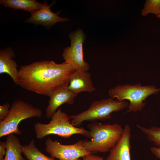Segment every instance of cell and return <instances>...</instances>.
Masks as SVG:
<instances>
[{
  "mask_svg": "<svg viewBox=\"0 0 160 160\" xmlns=\"http://www.w3.org/2000/svg\"><path fill=\"white\" fill-rule=\"evenodd\" d=\"M150 150L151 152L157 158L160 159V148L152 146Z\"/></svg>",
  "mask_w": 160,
  "mask_h": 160,
  "instance_id": "obj_22",
  "label": "cell"
},
{
  "mask_svg": "<svg viewBox=\"0 0 160 160\" xmlns=\"http://www.w3.org/2000/svg\"><path fill=\"white\" fill-rule=\"evenodd\" d=\"M137 126L147 136L148 140L160 148V127L153 126L149 128L137 124Z\"/></svg>",
  "mask_w": 160,
  "mask_h": 160,
  "instance_id": "obj_17",
  "label": "cell"
},
{
  "mask_svg": "<svg viewBox=\"0 0 160 160\" xmlns=\"http://www.w3.org/2000/svg\"><path fill=\"white\" fill-rule=\"evenodd\" d=\"M77 95L68 87H62L55 90L49 97L48 104L45 110L46 117L51 118L57 108L63 104H73Z\"/></svg>",
  "mask_w": 160,
  "mask_h": 160,
  "instance_id": "obj_10",
  "label": "cell"
},
{
  "mask_svg": "<svg viewBox=\"0 0 160 160\" xmlns=\"http://www.w3.org/2000/svg\"><path fill=\"white\" fill-rule=\"evenodd\" d=\"M82 160H104V159L101 156L90 153L84 156Z\"/></svg>",
  "mask_w": 160,
  "mask_h": 160,
  "instance_id": "obj_21",
  "label": "cell"
},
{
  "mask_svg": "<svg viewBox=\"0 0 160 160\" xmlns=\"http://www.w3.org/2000/svg\"><path fill=\"white\" fill-rule=\"evenodd\" d=\"M160 91L154 85L142 86L140 83L131 85H117L108 91L109 95L113 98L122 101L128 100L130 101L126 113L141 111L146 103L144 101L152 95H156Z\"/></svg>",
  "mask_w": 160,
  "mask_h": 160,
  "instance_id": "obj_3",
  "label": "cell"
},
{
  "mask_svg": "<svg viewBox=\"0 0 160 160\" xmlns=\"http://www.w3.org/2000/svg\"><path fill=\"white\" fill-rule=\"evenodd\" d=\"M15 53L13 49L10 47L0 50V74L6 73L12 78L14 82L19 85L18 71L17 63L13 60Z\"/></svg>",
  "mask_w": 160,
  "mask_h": 160,
  "instance_id": "obj_12",
  "label": "cell"
},
{
  "mask_svg": "<svg viewBox=\"0 0 160 160\" xmlns=\"http://www.w3.org/2000/svg\"><path fill=\"white\" fill-rule=\"evenodd\" d=\"M11 106L9 103H6L0 105V121L4 120L7 116L10 111Z\"/></svg>",
  "mask_w": 160,
  "mask_h": 160,
  "instance_id": "obj_19",
  "label": "cell"
},
{
  "mask_svg": "<svg viewBox=\"0 0 160 160\" xmlns=\"http://www.w3.org/2000/svg\"><path fill=\"white\" fill-rule=\"evenodd\" d=\"M0 4L15 9H22L31 13L40 9L42 4L35 0H1Z\"/></svg>",
  "mask_w": 160,
  "mask_h": 160,
  "instance_id": "obj_15",
  "label": "cell"
},
{
  "mask_svg": "<svg viewBox=\"0 0 160 160\" xmlns=\"http://www.w3.org/2000/svg\"><path fill=\"white\" fill-rule=\"evenodd\" d=\"M151 13L157 15L160 13V0H147L144 4L141 14L146 16L148 14Z\"/></svg>",
  "mask_w": 160,
  "mask_h": 160,
  "instance_id": "obj_18",
  "label": "cell"
},
{
  "mask_svg": "<svg viewBox=\"0 0 160 160\" xmlns=\"http://www.w3.org/2000/svg\"><path fill=\"white\" fill-rule=\"evenodd\" d=\"M22 151L28 160H55L54 158L47 156L41 152L36 147L33 139L28 145H22Z\"/></svg>",
  "mask_w": 160,
  "mask_h": 160,
  "instance_id": "obj_16",
  "label": "cell"
},
{
  "mask_svg": "<svg viewBox=\"0 0 160 160\" xmlns=\"http://www.w3.org/2000/svg\"><path fill=\"white\" fill-rule=\"evenodd\" d=\"M76 70L65 61L60 64L52 60L36 62L20 68L19 86L49 97L56 90L68 87Z\"/></svg>",
  "mask_w": 160,
  "mask_h": 160,
  "instance_id": "obj_1",
  "label": "cell"
},
{
  "mask_svg": "<svg viewBox=\"0 0 160 160\" xmlns=\"http://www.w3.org/2000/svg\"><path fill=\"white\" fill-rule=\"evenodd\" d=\"M68 89L78 94L82 92H92L96 89L93 84L90 73L88 71L76 70L68 87Z\"/></svg>",
  "mask_w": 160,
  "mask_h": 160,
  "instance_id": "obj_13",
  "label": "cell"
},
{
  "mask_svg": "<svg viewBox=\"0 0 160 160\" xmlns=\"http://www.w3.org/2000/svg\"><path fill=\"white\" fill-rule=\"evenodd\" d=\"M5 143L6 153L4 160H25L21 155L22 145L13 133L7 135Z\"/></svg>",
  "mask_w": 160,
  "mask_h": 160,
  "instance_id": "obj_14",
  "label": "cell"
},
{
  "mask_svg": "<svg viewBox=\"0 0 160 160\" xmlns=\"http://www.w3.org/2000/svg\"><path fill=\"white\" fill-rule=\"evenodd\" d=\"M53 4L52 3L49 5L46 1H44L41 8L31 13V16L24 22L50 28L58 22L69 21L67 17L62 18L59 16L60 12L54 13L51 11L50 8Z\"/></svg>",
  "mask_w": 160,
  "mask_h": 160,
  "instance_id": "obj_9",
  "label": "cell"
},
{
  "mask_svg": "<svg viewBox=\"0 0 160 160\" xmlns=\"http://www.w3.org/2000/svg\"><path fill=\"white\" fill-rule=\"evenodd\" d=\"M48 124L37 122L34 129L36 137L42 139L51 134L57 135L65 138L70 137L74 134H80L89 138V131L83 127L74 126L70 120L69 116L59 108L51 118Z\"/></svg>",
  "mask_w": 160,
  "mask_h": 160,
  "instance_id": "obj_4",
  "label": "cell"
},
{
  "mask_svg": "<svg viewBox=\"0 0 160 160\" xmlns=\"http://www.w3.org/2000/svg\"><path fill=\"white\" fill-rule=\"evenodd\" d=\"M90 140H82L83 146L91 153L110 151L121 138L124 131L117 124H103L94 122L88 125Z\"/></svg>",
  "mask_w": 160,
  "mask_h": 160,
  "instance_id": "obj_2",
  "label": "cell"
},
{
  "mask_svg": "<svg viewBox=\"0 0 160 160\" xmlns=\"http://www.w3.org/2000/svg\"><path fill=\"white\" fill-rule=\"evenodd\" d=\"M69 37L71 45L64 49L63 58L76 70L88 71L90 69L89 65L84 60L83 57V45L86 38L84 32L79 28L71 32Z\"/></svg>",
  "mask_w": 160,
  "mask_h": 160,
  "instance_id": "obj_7",
  "label": "cell"
},
{
  "mask_svg": "<svg viewBox=\"0 0 160 160\" xmlns=\"http://www.w3.org/2000/svg\"><path fill=\"white\" fill-rule=\"evenodd\" d=\"M157 17L159 18H160V13L157 15Z\"/></svg>",
  "mask_w": 160,
  "mask_h": 160,
  "instance_id": "obj_23",
  "label": "cell"
},
{
  "mask_svg": "<svg viewBox=\"0 0 160 160\" xmlns=\"http://www.w3.org/2000/svg\"><path fill=\"white\" fill-rule=\"evenodd\" d=\"M42 114L40 109L22 99L16 100L12 104L7 117L0 122V137L12 133L20 135L18 126L21 121L31 117L40 118Z\"/></svg>",
  "mask_w": 160,
  "mask_h": 160,
  "instance_id": "obj_6",
  "label": "cell"
},
{
  "mask_svg": "<svg viewBox=\"0 0 160 160\" xmlns=\"http://www.w3.org/2000/svg\"><path fill=\"white\" fill-rule=\"evenodd\" d=\"M6 153L5 142H0V160H4Z\"/></svg>",
  "mask_w": 160,
  "mask_h": 160,
  "instance_id": "obj_20",
  "label": "cell"
},
{
  "mask_svg": "<svg viewBox=\"0 0 160 160\" xmlns=\"http://www.w3.org/2000/svg\"><path fill=\"white\" fill-rule=\"evenodd\" d=\"M129 103L124 100L119 101L109 97L93 101L89 108L77 115L69 116L71 123L78 127L84 121H104L112 118L111 113L128 108Z\"/></svg>",
  "mask_w": 160,
  "mask_h": 160,
  "instance_id": "obj_5",
  "label": "cell"
},
{
  "mask_svg": "<svg viewBox=\"0 0 160 160\" xmlns=\"http://www.w3.org/2000/svg\"><path fill=\"white\" fill-rule=\"evenodd\" d=\"M131 128L126 125L122 135L116 144L110 151L106 160H131L130 139Z\"/></svg>",
  "mask_w": 160,
  "mask_h": 160,
  "instance_id": "obj_11",
  "label": "cell"
},
{
  "mask_svg": "<svg viewBox=\"0 0 160 160\" xmlns=\"http://www.w3.org/2000/svg\"><path fill=\"white\" fill-rule=\"evenodd\" d=\"M45 145L46 151L52 157L59 160H80V158L91 153L83 146L81 140L73 144L64 145L48 138Z\"/></svg>",
  "mask_w": 160,
  "mask_h": 160,
  "instance_id": "obj_8",
  "label": "cell"
}]
</instances>
